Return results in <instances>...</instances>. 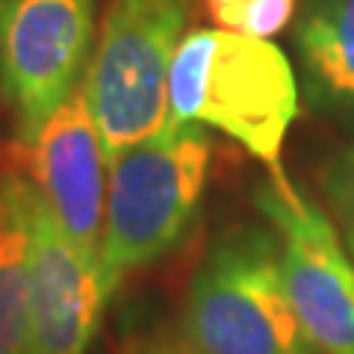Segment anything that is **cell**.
I'll return each instance as SVG.
<instances>
[{"label":"cell","mask_w":354,"mask_h":354,"mask_svg":"<svg viewBox=\"0 0 354 354\" xmlns=\"http://www.w3.org/2000/svg\"><path fill=\"white\" fill-rule=\"evenodd\" d=\"M295 115L298 83L292 65L269 39L195 30L177 44L162 136L204 124L230 136L266 165H278Z\"/></svg>","instance_id":"obj_1"},{"label":"cell","mask_w":354,"mask_h":354,"mask_svg":"<svg viewBox=\"0 0 354 354\" xmlns=\"http://www.w3.org/2000/svg\"><path fill=\"white\" fill-rule=\"evenodd\" d=\"M180 330L201 354H322L283 290L278 236L263 227H230L209 245Z\"/></svg>","instance_id":"obj_2"},{"label":"cell","mask_w":354,"mask_h":354,"mask_svg":"<svg viewBox=\"0 0 354 354\" xmlns=\"http://www.w3.org/2000/svg\"><path fill=\"white\" fill-rule=\"evenodd\" d=\"M204 124L153 136L109 162L101 263L115 290L127 272L157 263L186 236L209 174Z\"/></svg>","instance_id":"obj_3"},{"label":"cell","mask_w":354,"mask_h":354,"mask_svg":"<svg viewBox=\"0 0 354 354\" xmlns=\"http://www.w3.org/2000/svg\"><path fill=\"white\" fill-rule=\"evenodd\" d=\"M189 18V0H113L86 68L106 162L162 136L169 121V71Z\"/></svg>","instance_id":"obj_4"},{"label":"cell","mask_w":354,"mask_h":354,"mask_svg":"<svg viewBox=\"0 0 354 354\" xmlns=\"http://www.w3.org/2000/svg\"><path fill=\"white\" fill-rule=\"evenodd\" d=\"M281 245V274L307 339L322 354H354V260L339 230L281 162L254 189Z\"/></svg>","instance_id":"obj_5"},{"label":"cell","mask_w":354,"mask_h":354,"mask_svg":"<svg viewBox=\"0 0 354 354\" xmlns=\"http://www.w3.org/2000/svg\"><path fill=\"white\" fill-rule=\"evenodd\" d=\"M92 50L95 0H0V95L24 148L83 83Z\"/></svg>","instance_id":"obj_6"},{"label":"cell","mask_w":354,"mask_h":354,"mask_svg":"<svg viewBox=\"0 0 354 354\" xmlns=\"http://www.w3.org/2000/svg\"><path fill=\"white\" fill-rule=\"evenodd\" d=\"M109 295L101 257L77 245L39 198L30 257V354H88Z\"/></svg>","instance_id":"obj_7"},{"label":"cell","mask_w":354,"mask_h":354,"mask_svg":"<svg viewBox=\"0 0 354 354\" xmlns=\"http://www.w3.org/2000/svg\"><path fill=\"white\" fill-rule=\"evenodd\" d=\"M30 151V180L77 245L101 257L109 169L92 106L80 83L44 121Z\"/></svg>","instance_id":"obj_8"},{"label":"cell","mask_w":354,"mask_h":354,"mask_svg":"<svg viewBox=\"0 0 354 354\" xmlns=\"http://www.w3.org/2000/svg\"><path fill=\"white\" fill-rule=\"evenodd\" d=\"M39 186L0 171V354H30V257Z\"/></svg>","instance_id":"obj_9"},{"label":"cell","mask_w":354,"mask_h":354,"mask_svg":"<svg viewBox=\"0 0 354 354\" xmlns=\"http://www.w3.org/2000/svg\"><path fill=\"white\" fill-rule=\"evenodd\" d=\"M295 50L310 101L330 109L354 106V0H307Z\"/></svg>","instance_id":"obj_10"},{"label":"cell","mask_w":354,"mask_h":354,"mask_svg":"<svg viewBox=\"0 0 354 354\" xmlns=\"http://www.w3.org/2000/svg\"><path fill=\"white\" fill-rule=\"evenodd\" d=\"M207 9L230 32L272 39L292 21L295 0H207Z\"/></svg>","instance_id":"obj_11"},{"label":"cell","mask_w":354,"mask_h":354,"mask_svg":"<svg viewBox=\"0 0 354 354\" xmlns=\"http://www.w3.org/2000/svg\"><path fill=\"white\" fill-rule=\"evenodd\" d=\"M319 186L330 207V218L346 239L348 257L354 260V145L330 153L319 169Z\"/></svg>","instance_id":"obj_12"},{"label":"cell","mask_w":354,"mask_h":354,"mask_svg":"<svg viewBox=\"0 0 354 354\" xmlns=\"http://www.w3.org/2000/svg\"><path fill=\"white\" fill-rule=\"evenodd\" d=\"M118 354H201V351L186 339L183 330L157 325L148 330H130V334H124Z\"/></svg>","instance_id":"obj_13"}]
</instances>
